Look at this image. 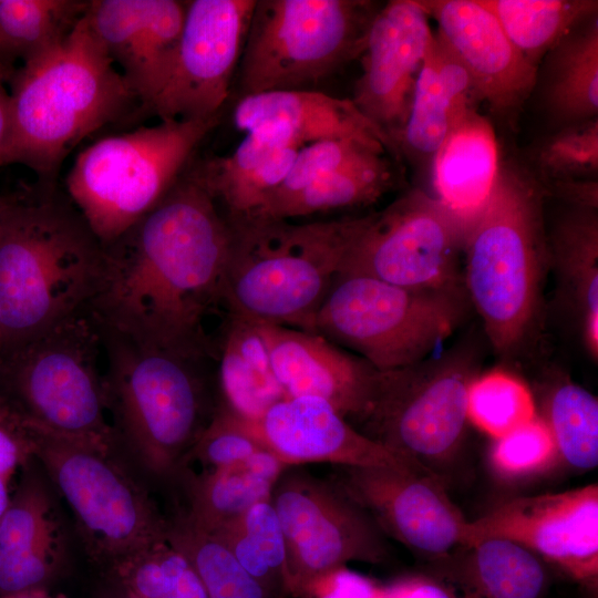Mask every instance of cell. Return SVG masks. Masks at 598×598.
<instances>
[{
    "label": "cell",
    "instance_id": "6da1fadb",
    "mask_svg": "<svg viewBox=\"0 0 598 598\" xmlns=\"http://www.w3.org/2000/svg\"><path fill=\"white\" fill-rule=\"evenodd\" d=\"M190 164L150 213L103 246L86 309L136 342L217 355L206 321L227 311L230 229Z\"/></svg>",
    "mask_w": 598,
    "mask_h": 598
},
{
    "label": "cell",
    "instance_id": "7a4b0ae2",
    "mask_svg": "<svg viewBox=\"0 0 598 598\" xmlns=\"http://www.w3.org/2000/svg\"><path fill=\"white\" fill-rule=\"evenodd\" d=\"M54 186L0 215V352L87 307L103 246Z\"/></svg>",
    "mask_w": 598,
    "mask_h": 598
},
{
    "label": "cell",
    "instance_id": "3957f363",
    "mask_svg": "<svg viewBox=\"0 0 598 598\" xmlns=\"http://www.w3.org/2000/svg\"><path fill=\"white\" fill-rule=\"evenodd\" d=\"M13 131L7 165L22 164L45 185L85 137L140 112V103L84 16L50 51L10 76Z\"/></svg>",
    "mask_w": 598,
    "mask_h": 598
},
{
    "label": "cell",
    "instance_id": "277c9868",
    "mask_svg": "<svg viewBox=\"0 0 598 598\" xmlns=\"http://www.w3.org/2000/svg\"><path fill=\"white\" fill-rule=\"evenodd\" d=\"M225 218L230 229L223 288L227 311L313 332L318 310L367 215L303 224L265 216Z\"/></svg>",
    "mask_w": 598,
    "mask_h": 598
},
{
    "label": "cell",
    "instance_id": "5b68a950",
    "mask_svg": "<svg viewBox=\"0 0 598 598\" xmlns=\"http://www.w3.org/2000/svg\"><path fill=\"white\" fill-rule=\"evenodd\" d=\"M96 324L106 410L116 442L154 475L179 472L217 408L212 406L208 393L217 357L143 344Z\"/></svg>",
    "mask_w": 598,
    "mask_h": 598
},
{
    "label": "cell",
    "instance_id": "8992f818",
    "mask_svg": "<svg viewBox=\"0 0 598 598\" xmlns=\"http://www.w3.org/2000/svg\"><path fill=\"white\" fill-rule=\"evenodd\" d=\"M545 197L533 173L502 163L487 205L464 237V288L503 355L523 346L539 317L549 267Z\"/></svg>",
    "mask_w": 598,
    "mask_h": 598
},
{
    "label": "cell",
    "instance_id": "52a82bcc",
    "mask_svg": "<svg viewBox=\"0 0 598 598\" xmlns=\"http://www.w3.org/2000/svg\"><path fill=\"white\" fill-rule=\"evenodd\" d=\"M219 115L163 120L83 148L66 179L71 203L102 246L150 213L193 161Z\"/></svg>",
    "mask_w": 598,
    "mask_h": 598
},
{
    "label": "cell",
    "instance_id": "ba28073f",
    "mask_svg": "<svg viewBox=\"0 0 598 598\" xmlns=\"http://www.w3.org/2000/svg\"><path fill=\"white\" fill-rule=\"evenodd\" d=\"M99 327L86 308L0 352V404L22 423L117 444L107 421Z\"/></svg>",
    "mask_w": 598,
    "mask_h": 598
},
{
    "label": "cell",
    "instance_id": "9c48e42d",
    "mask_svg": "<svg viewBox=\"0 0 598 598\" xmlns=\"http://www.w3.org/2000/svg\"><path fill=\"white\" fill-rule=\"evenodd\" d=\"M381 4L256 0L238 66L241 96L312 87L359 59Z\"/></svg>",
    "mask_w": 598,
    "mask_h": 598
},
{
    "label": "cell",
    "instance_id": "30bf717a",
    "mask_svg": "<svg viewBox=\"0 0 598 598\" xmlns=\"http://www.w3.org/2000/svg\"><path fill=\"white\" fill-rule=\"evenodd\" d=\"M471 307L466 291L420 290L339 275L313 332L379 371L415 364L446 340Z\"/></svg>",
    "mask_w": 598,
    "mask_h": 598
},
{
    "label": "cell",
    "instance_id": "8fae6325",
    "mask_svg": "<svg viewBox=\"0 0 598 598\" xmlns=\"http://www.w3.org/2000/svg\"><path fill=\"white\" fill-rule=\"evenodd\" d=\"M24 425L33 457L72 509L94 557L115 567L166 536L168 523L114 458L116 444Z\"/></svg>",
    "mask_w": 598,
    "mask_h": 598
},
{
    "label": "cell",
    "instance_id": "7c38bea8",
    "mask_svg": "<svg viewBox=\"0 0 598 598\" xmlns=\"http://www.w3.org/2000/svg\"><path fill=\"white\" fill-rule=\"evenodd\" d=\"M477 363L476 351L458 346L437 358L378 371L369 404L353 426L437 474L464 439L467 390Z\"/></svg>",
    "mask_w": 598,
    "mask_h": 598
},
{
    "label": "cell",
    "instance_id": "4fadbf2b",
    "mask_svg": "<svg viewBox=\"0 0 598 598\" xmlns=\"http://www.w3.org/2000/svg\"><path fill=\"white\" fill-rule=\"evenodd\" d=\"M282 529L289 592L305 595L350 561L379 564L388 555L384 534L331 481L290 466L270 496Z\"/></svg>",
    "mask_w": 598,
    "mask_h": 598
},
{
    "label": "cell",
    "instance_id": "5bb4252c",
    "mask_svg": "<svg viewBox=\"0 0 598 598\" xmlns=\"http://www.w3.org/2000/svg\"><path fill=\"white\" fill-rule=\"evenodd\" d=\"M464 231L430 194L412 189L367 215L339 275L420 290L465 291Z\"/></svg>",
    "mask_w": 598,
    "mask_h": 598
},
{
    "label": "cell",
    "instance_id": "9a60e30c",
    "mask_svg": "<svg viewBox=\"0 0 598 598\" xmlns=\"http://www.w3.org/2000/svg\"><path fill=\"white\" fill-rule=\"evenodd\" d=\"M256 0H190L169 78L148 113L158 120L219 115L239 66Z\"/></svg>",
    "mask_w": 598,
    "mask_h": 598
},
{
    "label": "cell",
    "instance_id": "2e32d148",
    "mask_svg": "<svg viewBox=\"0 0 598 598\" xmlns=\"http://www.w3.org/2000/svg\"><path fill=\"white\" fill-rule=\"evenodd\" d=\"M503 538L596 591L598 582V486L508 499L468 522L462 545Z\"/></svg>",
    "mask_w": 598,
    "mask_h": 598
},
{
    "label": "cell",
    "instance_id": "e0dca14e",
    "mask_svg": "<svg viewBox=\"0 0 598 598\" xmlns=\"http://www.w3.org/2000/svg\"><path fill=\"white\" fill-rule=\"evenodd\" d=\"M331 482L391 536L430 563L462 545L467 520L442 477L395 467L336 466Z\"/></svg>",
    "mask_w": 598,
    "mask_h": 598
},
{
    "label": "cell",
    "instance_id": "ac0fdd59",
    "mask_svg": "<svg viewBox=\"0 0 598 598\" xmlns=\"http://www.w3.org/2000/svg\"><path fill=\"white\" fill-rule=\"evenodd\" d=\"M429 20L416 0L381 4L359 58L361 74L351 101L385 135L396 161L415 83L434 34Z\"/></svg>",
    "mask_w": 598,
    "mask_h": 598
},
{
    "label": "cell",
    "instance_id": "d6986e66",
    "mask_svg": "<svg viewBox=\"0 0 598 598\" xmlns=\"http://www.w3.org/2000/svg\"><path fill=\"white\" fill-rule=\"evenodd\" d=\"M186 1L90 0L84 18L148 113L175 60Z\"/></svg>",
    "mask_w": 598,
    "mask_h": 598
},
{
    "label": "cell",
    "instance_id": "ffe728a7",
    "mask_svg": "<svg viewBox=\"0 0 598 598\" xmlns=\"http://www.w3.org/2000/svg\"><path fill=\"white\" fill-rule=\"evenodd\" d=\"M238 421L286 466L331 463L433 473L362 434L320 398H285L258 420Z\"/></svg>",
    "mask_w": 598,
    "mask_h": 598
},
{
    "label": "cell",
    "instance_id": "44dd1931",
    "mask_svg": "<svg viewBox=\"0 0 598 598\" xmlns=\"http://www.w3.org/2000/svg\"><path fill=\"white\" fill-rule=\"evenodd\" d=\"M416 1L467 71L478 100L502 116L520 111L537 84L538 70L513 45L495 16L480 0Z\"/></svg>",
    "mask_w": 598,
    "mask_h": 598
},
{
    "label": "cell",
    "instance_id": "7402d4cb",
    "mask_svg": "<svg viewBox=\"0 0 598 598\" xmlns=\"http://www.w3.org/2000/svg\"><path fill=\"white\" fill-rule=\"evenodd\" d=\"M258 326L287 398H320L352 425L362 416L379 370L316 332Z\"/></svg>",
    "mask_w": 598,
    "mask_h": 598
},
{
    "label": "cell",
    "instance_id": "603a6c76",
    "mask_svg": "<svg viewBox=\"0 0 598 598\" xmlns=\"http://www.w3.org/2000/svg\"><path fill=\"white\" fill-rule=\"evenodd\" d=\"M233 123L245 133L283 134L302 147L327 140H358L381 145L395 158L389 140L351 99L317 90L268 91L241 96L234 107Z\"/></svg>",
    "mask_w": 598,
    "mask_h": 598
},
{
    "label": "cell",
    "instance_id": "cb8c5ba5",
    "mask_svg": "<svg viewBox=\"0 0 598 598\" xmlns=\"http://www.w3.org/2000/svg\"><path fill=\"white\" fill-rule=\"evenodd\" d=\"M478 101L467 71L434 33L398 143L400 159L405 157L415 167L430 169L447 133L468 112L475 110Z\"/></svg>",
    "mask_w": 598,
    "mask_h": 598
},
{
    "label": "cell",
    "instance_id": "d4e9b609",
    "mask_svg": "<svg viewBox=\"0 0 598 598\" xmlns=\"http://www.w3.org/2000/svg\"><path fill=\"white\" fill-rule=\"evenodd\" d=\"M499 153L491 122L476 110L447 133L430 167L433 197L464 231L482 214L498 179Z\"/></svg>",
    "mask_w": 598,
    "mask_h": 598
},
{
    "label": "cell",
    "instance_id": "484cf974",
    "mask_svg": "<svg viewBox=\"0 0 598 598\" xmlns=\"http://www.w3.org/2000/svg\"><path fill=\"white\" fill-rule=\"evenodd\" d=\"M429 575L456 598H542L549 580L546 563L503 538L460 546L431 563Z\"/></svg>",
    "mask_w": 598,
    "mask_h": 598
},
{
    "label": "cell",
    "instance_id": "4316f807",
    "mask_svg": "<svg viewBox=\"0 0 598 598\" xmlns=\"http://www.w3.org/2000/svg\"><path fill=\"white\" fill-rule=\"evenodd\" d=\"M217 340L216 377L220 405L238 420H258L287 398L272 370L257 322L229 313Z\"/></svg>",
    "mask_w": 598,
    "mask_h": 598
},
{
    "label": "cell",
    "instance_id": "83f0119b",
    "mask_svg": "<svg viewBox=\"0 0 598 598\" xmlns=\"http://www.w3.org/2000/svg\"><path fill=\"white\" fill-rule=\"evenodd\" d=\"M598 208L571 207L548 239L549 265L576 313L585 347L598 359Z\"/></svg>",
    "mask_w": 598,
    "mask_h": 598
},
{
    "label": "cell",
    "instance_id": "f1b7e54d",
    "mask_svg": "<svg viewBox=\"0 0 598 598\" xmlns=\"http://www.w3.org/2000/svg\"><path fill=\"white\" fill-rule=\"evenodd\" d=\"M286 467L262 448L230 465L198 473L187 471L188 508L185 513L202 528L216 533L255 504L270 501L272 488Z\"/></svg>",
    "mask_w": 598,
    "mask_h": 598
},
{
    "label": "cell",
    "instance_id": "f546056e",
    "mask_svg": "<svg viewBox=\"0 0 598 598\" xmlns=\"http://www.w3.org/2000/svg\"><path fill=\"white\" fill-rule=\"evenodd\" d=\"M543 99L560 127L598 114V13L565 35L545 56Z\"/></svg>",
    "mask_w": 598,
    "mask_h": 598
},
{
    "label": "cell",
    "instance_id": "4dcf8cb0",
    "mask_svg": "<svg viewBox=\"0 0 598 598\" xmlns=\"http://www.w3.org/2000/svg\"><path fill=\"white\" fill-rule=\"evenodd\" d=\"M395 182L385 153H374L331 172L255 216L292 219L370 205Z\"/></svg>",
    "mask_w": 598,
    "mask_h": 598
},
{
    "label": "cell",
    "instance_id": "1f68e13d",
    "mask_svg": "<svg viewBox=\"0 0 598 598\" xmlns=\"http://www.w3.org/2000/svg\"><path fill=\"white\" fill-rule=\"evenodd\" d=\"M83 0H0V69L23 63L62 42L84 16Z\"/></svg>",
    "mask_w": 598,
    "mask_h": 598
},
{
    "label": "cell",
    "instance_id": "d6a6232c",
    "mask_svg": "<svg viewBox=\"0 0 598 598\" xmlns=\"http://www.w3.org/2000/svg\"><path fill=\"white\" fill-rule=\"evenodd\" d=\"M509 41L539 70L548 52L573 29L598 13L597 0H480Z\"/></svg>",
    "mask_w": 598,
    "mask_h": 598
},
{
    "label": "cell",
    "instance_id": "836d02e7",
    "mask_svg": "<svg viewBox=\"0 0 598 598\" xmlns=\"http://www.w3.org/2000/svg\"><path fill=\"white\" fill-rule=\"evenodd\" d=\"M213 534L275 597L290 594L285 538L270 501L255 504L237 520Z\"/></svg>",
    "mask_w": 598,
    "mask_h": 598
},
{
    "label": "cell",
    "instance_id": "e575fe53",
    "mask_svg": "<svg viewBox=\"0 0 598 598\" xmlns=\"http://www.w3.org/2000/svg\"><path fill=\"white\" fill-rule=\"evenodd\" d=\"M0 550L59 566L63 537L50 494L29 475L0 519Z\"/></svg>",
    "mask_w": 598,
    "mask_h": 598
},
{
    "label": "cell",
    "instance_id": "d590c367",
    "mask_svg": "<svg viewBox=\"0 0 598 598\" xmlns=\"http://www.w3.org/2000/svg\"><path fill=\"white\" fill-rule=\"evenodd\" d=\"M544 414L558 457L576 470L598 464V400L569 378L556 379L547 389Z\"/></svg>",
    "mask_w": 598,
    "mask_h": 598
},
{
    "label": "cell",
    "instance_id": "8d00e7d4",
    "mask_svg": "<svg viewBox=\"0 0 598 598\" xmlns=\"http://www.w3.org/2000/svg\"><path fill=\"white\" fill-rule=\"evenodd\" d=\"M168 539L192 561L208 598H277L249 575L228 547L184 511L167 526Z\"/></svg>",
    "mask_w": 598,
    "mask_h": 598
},
{
    "label": "cell",
    "instance_id": "74e56055",
    "mask_svg": "<svg viewBox=\"0 0 598 598\" xmlns=\"http://www.w3.org/2000/svg\"><path fill=\"white\" fill-rule=\"evenodd\" d=\"M113 568L136 598H208L192 561L167 534Z\"/></svg>",
    "mask_w": 598,
    "mask_h": 598
},
{
    "label": "cell",
    "instance_id": "f35d334b",
    "mask_svg": "<svg viewBox=\"0 0 598 598\" xmlns=\"http://www.w3.org/2000/svg\"><path fill=\"white\" fill-rule=\"evenodd\" d=\"M467 420L494 440L526 424L536 415L528 385L505 370L476 375L467 390Z\"/></svg>",
    "mask_w": 598,
    "mask_h": 598
},
{
    "label": "cell",
    "instance_id": "ab89813d",
    "mask_svg": "<svg viewBox=\"0 0 598 598\" xmlns=\"http://www.w3.org/2000/svg\"><path fill=\"white\" fill-rule=\"evenodd\" d=\"M538 182L597 178L598 117L561 126L534 154Z\"/></svg>",
    "mask_w": 598,
    "mask_h": 598
},
{
    "label": "cell",
    "instance_id": "60d3db41",
    "mask_svg": "<svg viewBox=\"0 0 598 598\" xmlns=\"http://www.w3.org/2000/svg\"><path fill=\"white\" fill-rule=\"evenodd\" d=\"M374 153H386V150L381 145L351 138L320 141L301 147L285 181L255 215L298 193L318 178Z\"/></svg>",
    "mask_w": 598,
    "mask_h": 598
},
{
    "label": "cell",
    "instance_id": "b9f144b4",
    "mask_svg": "<svg viewBox=\"0 0 598 598\" xmlns=\"http://www.w3.org/2000/svg\"><path fill=\"white\" fill-rule=\"evenodd\" d=\"M557 457L551 432L538 414L496 439L489 453L492 467L506 480H520L540 473Z\"/></svg>",
    "mask_w": 598,
    "mask_h": 598
},
{
    "label": "cell",
    "instance_id": "7bdbcfd3",
    "mask_svg": "<svg viewBox=\"0 0 598 598\" xmlns=\"http://www.w3.org/2000/svg\"><path fill=\"white\" fill-rule=\"evenodd\" d=\"M262 448L266 447L219 404L179 471L192 463L200 465L202 471L223 467L244 461Z\"/></svg>",
    "mask_w": 598,
    "mask_h": 598
},
{
    "label": "cell",
    "instance_id": "ee69618b",
    "mask_svg": "<svg viewBox=\"0 0 598 598\" xmlns=\"http://www.w3.org/2000/svg\"><path fill=\"white\" fill-rule=\"evenodd\" d=\"M33 457L25 425L0 404V476L10 480L18 466Z\"/></svg>",
    "mask_w": 598,
    "mask_h": 598
},
{
    "label": "cell",
    "instance_id": "f6af8a7d",
    "mask_svg": "<svg viewBox=\"0 0 598 598\" xmlns=\"http://www.w3.org/2000/svg\"><path fill=\"white\" fill-rule=\"evenodd\" d=\"M385 588L341 568L316 584L305 598H384Z\"/></svg>",
    "mask_w": 598,
    "mask_h": 598
},
{
    "label": "cell",
    "instance_id": "bcb514c9",
    "mask_svg": "<svg viewBox=\"0 0 598 598\" xmlns=\"http://www.w3.org/2000/svg\"><path fill=\"white\" fill-rule=\"evenodd\" d=\"M538 183L546 196L551 195L563 199L570 207L598 208L597 178L546 181Z\"/></svg>",
    "mask_w": 598,
    "mask_h": 598
},
{
    "label": "cell",
    "instance_id": "7dc6e473",
    "mask_svg": "<svg viewBox=\"0 0 598 598\" xmlns=\"http://www.w3.org/2000/svg\"><path fill=\"white\" fill-rule=\"evenodd\" d=\"M384 598H456L442 582L429 574L409 577L389 588Z\"/></svg>",
    "mask_w": 598,
    "mask_h": 598
},
{
    "label": "cell",
    "instance_id": "c3c4849f",
    "mask_svg": "<svg viewBox=\"0 0 598 598\" xmlns=\"http://www.w3.org/2000/svg\"><path fill=\"white\" fill-rule=\"evenodd\" d=\"M13 131V115L10 92L0 82V167L7 165Z\"/></svg>",
    "mask_w": 598,
    "mask_h": 598
},
{
    "label": "cell",
    "instance_id": "681fc988",
    "mask_svg": "<svg viewBox=\"0 0 598 598\" xmlns=\"http://www.w3.org/2000/svg\"><path fill=\"white\" fill-rule=\"evenodd\" d=\"M9 478L0 476V519L6 513L9 504V488H8Z\"/></svg>",
    "mask_w": 598,
    "mask_h": 598
},
{
    "label": "cell",
    "instance_id": "f907efd6",
    "mask_svg": "<svg viewBox=\"0 0 598 598\" xmlns=\"http://www.w3.org/2000/svg\"><path fill=\"white\" fill-rule=\"evenodd\" d=\"M2 598H53V597H51L49 594H47L39 587L34 589L20 591L17 594L6 595V596H2Z\"/></svg>",
    "mask_w": 598,
    "mask_h": 598
},
{
    "label": "cell",
    "instance_id": "816d5d0a",
    "mask_svg": "<svg viewBox=\"0 0 598 598\" xmlns=\"http://www.w3.org/2000/svg\"><path fill=\"white\" fill-rule=\"evenodd\" d=\"M103 598H136L128 590L118 584V586L104 595Z\"/></svg>",
    "mask_w": 598,
    "mask_h": 598
},
{
    "label": "cell",
    "instance_id": "f5cc1de1",
    "mask_svg": "<svg viewBox=\"0 0 598 598\" xmlns=\"http://www.w3.org/2000/svg\"><path fill=\"white\" fill-rule=\"evenodd\" d=\"M13 198L0 195V215L9 207Z\"/></svg>",
    "mask_w": 598,
    "mask_h": 598
},
{
    "label": "cell",
    "instance_id": "db71d44e",
    "mask_svg": "<svg viewBox=\"0 0 598 598\" xmlns=\"http://www.w3.org/2000/svg\"><path fill=\"white\" fill-rule=\"evenodd\" d=\"M11 73L0 69V82H4L7 79H10Z\"/></svg>",
    "mask_w": 598,
    "mask_h": 598
}]
</instances>
